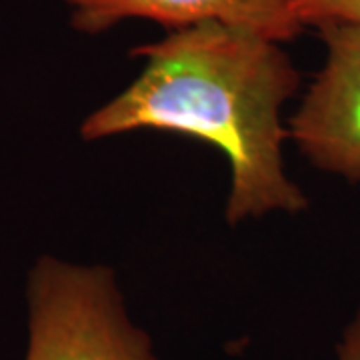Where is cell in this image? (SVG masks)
<instances>
[{"instance_id":"5","label":"cell","mask_w":360,"mask_h":360,"mask_svg":"<svg viewBox=\"0 0 360 360\" xmlns=\"http://www.w3.org/2000/svg\"><path fill=\"white\" fill-rule=\"evenodd\" d=\"M288 4L302 26H360V0H288Z\"/></svg>"},{"instance_id":"4","label":"cell","mask_w":360,"mask_h":360,"mask_svg":"<svg viewBox=\"0 0 360 360\" xmlns=\"http://www.w3.org/2000/svg\"><path fill=\"white\" fill-rule=\"evenodd\" d=\"M82 32H103L129 18H144L170 30L217 22L284 42L304 26L288 0H63Z\"/></svg>"},{"instance_id":"6","label":"cell","mask_w":360,"mask_h":360,"mask_svg":"<svg viewBox=\"0 0 360 360\" xmlns=\"http://www.w3.org/2000/svg\"><path fill=\"white\" fill-rule=\"evenodd\" d=\"M338 360H360V310L350 321L336 347Z\"/></svg>"},{"instance_id":"3","label":"cell","mask_w":360,"mask_h":360,"mask_svg":"<svg viewBox=\"0 0 360 360\" xmlns=\"http://www.w3.org/2000/svg\"><path fill=\"white\" fill-rule=\"evenodd\" d=\"M324 65L290 118L288 136L316 168L360 182V26L324 25Z\"/></svg>"},{"instance_id":"1","label":"cell","mask_w":360,"mask_h":360,"mask_svg":"<svg viewBox=\"0 0 360 360\" xmlns=\"http://www.w3.org/2000/svg\"><path fill=\"white\" fill-rule=\"evenodd\" d=\"M142 72L82 122L84 141L139 129L210 142L231 165L226 220L298 212L307 196L288 179L281 110L300 84L281 42L206 22L134 51Z\"/></svg>"},{"instance_id":"2","label":"cell","mask_w":360,"mask_h":360,"mask_svg":"<svg viewBox=\"0 0 360 360\" xmlns=\"http://www.w3.org/2000/svg\"><path fill=\"white\" fill-rule=\"evenodd\" d=\"M25 360H158L115 272L42 257L26 283Z\"/></svg>"}]
</instances>
